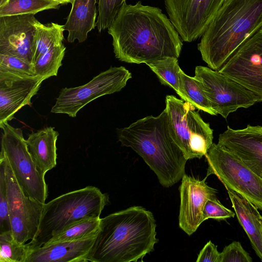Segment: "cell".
Listing matches in <instances>:
<instances>
[{
	"mask_svg": "<svg viewBox=\"0 0 262 262\" xmlns=\"http://www.w3.org/2000/svg\"><path fill=\"white\" fill-rule=\"evenodd\" d=\"M185 174L179 188L180 207V227L188 235L193 233L204 222L203 210L207 201L216 197L217 191L205 182Z\"/></svg>",
	"mask_w": 262,
	"mask_h": 262,
	"instance_id": "cell-16",
	"label": "cell"
},
{
	"mask_svg": "<svg viewBox=\"0 0 262 262\" xmlns=\"http://www.w3.org/2000/svg\"><path fill=\"white\" fill-rule=\"evenodd\" d=\"M152 213L133 206L100 219L89 256L92 262L138 261L154 250L159 241Z\"/></svg>",
	"mask_w": 262,
	"mask_h": 262,
	"instance_id": "cell-2",
	"label": "cell"
},
{
	"mask_svg": "<svg viewBox=\"0 0 262 262\" xmlns=\"http://www.w3.org/2000/svg\"><path fill=\"white\" fill-rule=\"evenodd\" d=\"M45 79L0 71V127L14 118L23 106L31 104Z\"/></svg>",
	"mask_w": 262,
	"mask_h": 262,
	"instance_id": "cell-15",
	"label": "cell"
},
{
	"mask_svg": "<svg viewBox=\"0 0 262 262\" xmlns=\"http://www.w3.org/2000/svg\"><path fill=\"white\" fill-rule=\"evenodd\" d=\"M1 150L7 159L18 183L32 198L45 204L48 187L45 176L34 161L22 130L5 123L1 127Z\"/></svg>",
	"mask_w": 262,
	"mask_h": 262,
	"instance_id": "cell-7",
	"label": "cell"
},
{
	"mask_svg": "<svg viewBox=\"0 0 262 262\" xmlns=\"http://www.w3.org/2000/svg\"><path fill=\"white\" fill-rule=\"evenodd\" d=\"M61 5L56 0H8L0 6V17L27 14L35 15L43 10L58 9Z\"/></svg>",
	"mask_w": 262,
	"mask_h": 262,
	"instance_id": "cell-24",
	"label": "cell"
},
{
	"mask_svg": "<svg viewBox=\"0 0 262 262\" xmlns=\"http://www.w3.org/2000/svg\"><path fill=\"white\" fill-rule=\"evenodd\" d=\"M205 156L208 165L206 178L216 176L226 188L238 193L262 210L261 178L219 144L213 143Z\"/></svg>",
	"mask_w": 262,
	"mask_h": 262,
	"instance_id": "cell-8",
	"label": "cell"
},
{
	"mask_svg": "<svg viewBox=\"0 0 262 262\" xmlns=\"http://www.w3.org/2000/svg\"><path fill=\"white\" fill-rule=\"evenodd\" d=\"M29 251L28 244L17 242L11 231L0 233L1 262H25Z\"/></svg>",
	"mask_w": 262,
	"mask_h": 262,
	"instance_id": "cell-27",
	"label": "cell"
},
{
	"mask_svg": "<svg viewBox=\"0 0 262 262\" xmlns=\"http://www.w3.org/2000/svg\"><path fill=\"white\" fill-rule=\"evenodd\" d=\"M60 2L62 5L66 4L68 3H71V4L73 2L74 0H56Z\"/></svg>",
	"mask_w": 262,
	"mask_h": 262,
	"instance_id": "cell-35",
	"label": "cell"
},
{
	"mask_svg": "<svg viewBox=\"0 0 262 262\" xmlns=\"http://www.w3.org/2000/svg\"><path fill=\"white\" fill-rule=\"evenodd\" d=\"M11 231L6 187L4 165L0 160V233Z\"/></svg>",
	"mask_w": 262,
	"mask_h": 262,
	"instance_id": "cell-31",
	"label": "cell"
},
{
	"mask_svg": "<svg viewBox=\"0 0 262 262\" xmlns=\"http://www.w3.org/2000/svg\"><path fill=\"white\" fill-rule=\"evenodd\" d=\"M97 0H74L72 9L64 25L68 32L67 41L79 43L86 40L88 33L96 26Z\"/></svg>",
	"mask_w": 262,
	"mask_h": 262,
	"instance_id": "cell-20",
	"label": "cell"
},
{
	"mask_svg": "<svg viewBox=\"0 0 262 262\" xmlns=\"http://www.w3.org/2000/svg\"><path fill=\"white\" fill-rule=\"evenodd\" d=\"M178 59L167 57L149 62L146 64L156 74L162 84L171 88L182 100L191 104L182 86L180 74L181 69Z\"/></svg>",
	"mask_w": 262,
	"mask_h": 262,
	"instance_id": "cell-22",
	"label": "cell"
},
{
	"mask_svg": "<svg viewBox=\"0 0 262 262\" xmlns=\"http://www.w3.org/2000/svg\"><path fill=\"white\" fill-rule=\"evenodd\" d=\"M108 197L94 186L70 191L45 203L37 233L28 243L30 249L47 243L70 225L83 220L99 218Z\"/></svg>",
	"mask_w": 262,
	"mask_h": 262,
	"instance_id": "cell-5",
	"label": "cell"
},
{
	"mask_svg": "<svg viewBox=\"0 0 262 262\" xmlns=\"http://www.w3.org/2000/svg\"><path fill=\"white\" fill-rule=\"evenodd\" d=\"M235 213L224 206L215 197L209 199L205 204L203 219V221L208 219L222 220L233 217Z\"/></svg>",
	"mask_w": 262,
	"mask_h": 262,
	"instance_id": "cell-33",
	"label": "cell"
},
{
	"mask_svg": "<svg viewBox=\"0 0 262 262\" xmlns=\"http://www.w3.org/2000/svg\"><path fill=\"white\" fill-rule=\"evenodd\" d=\"M262 28V0H226L198 45L202 59L218 71L247 38Z\"/></svg>",
	"mask_w": 262,
	"mask_h": 262,
	"instance_id": "cell-4",
	"label": "cell"
},
{
	"mask_svg": "<svg viewBox=\"0 0 262 262\" xmlns=\"http://www.w3.org/2000/svg\"><path fill=\"white\" fill-rule=\"evenodd\" d=\"M217 144L226 148L262 179V126L248 125L243 129H227Z\"/></svg>",
	"mask_w": 262,
	"mask_h": 262,
	"instance_id": "cell-17",
	"label": "cell"
},
{
	"mask_svg": "<svg viewBox=\"0 0 262 262\" xmlns=\"http://www.w3.org/2000/svg\"><path fill=\"white\" fill-rule=\"evenodd\" d=\"M37 21L32 14L0 17V54L32 63Z\"/></svg>",
	"mask_w": 262,
	"mask_h": 262,
	"instance_id": "cell-14",
	"label": "cell"
},
{
	"mask_svg": "<svg viewBox=\"0 0 262 262\" xmlns=\"http://www.w3.org/2000/svg\"><path fill=\"white\" fill-rule=\"evenodd\" d=\"M166 107L178 144L187 160L201 158L213 144V130L194 106L173 95H167Z\"/></svg>",
	"mask_w": 262,
	"mask_h": 262,
	"instance_id": "cell-6",
	"label": "cell"
},
{
	"mask_svg": "<svg viewBox=\"0 0 262 262\" xmlns=\"http://www.w3.org/2000/svg\"><path fill=\"white\" fill-rule=\"evenodd\" d=\"M8 0H0V6H2L5 4Z\"/></svg>",
	"mask_w": 262,
	"mask_h": 262,
	"instance_id": "cell-36",
	"label": "cell"
},
{
	"mask_svg": "<svg viewBox=\"0 0 262 262\" xmlns=\"http://www.w3.org/2000/svg\"><path fill=\"white\" fill-rule=\"evenodd\" d=\"M220 252L217 246L210 241L203 248L198 255L196 262H220Z\"/></svg>",
	"mask_w": 262,
	"mask_h": 262,
	"instance_id": "cell-34",
	"label": "cell"
},
{
	"mask_svg": "<svg viewBox=\"0 0 262 262\" xmlns=\"http://www.w3.org/2000/svg\"><path fill=\"white\" fill-rule=\"evenodd\" d=\"M249 254L239 242L234 241L226 246L220 253V262H252Z\"/></svg>",
	"mask_w": 262,
	"mask_h": 262,
	"instance_id": "cell-32",
	"label": "cell"
},
{
	"mask_svg": "<svg viewBox=\"0 0 262 262\" xmlns=\"http://www.w3.org/2000/svg\"><path fill=\"white\" fill-rule=\"evenodd\" d=\"M218 71L262 102V28L245 40Z\"/></svg>",
	"mask_w": 262,
	"mask_h": 262,
	"instance_id": "cell-12",
	"label": "cell"
},
{
	"mask_svg": "<svg viewBox=\"0 0 262 262\" xmlns=\"http://www.w3.org/2000/svg\"><path fill=\"white\" fill-rule=\"evenodd\" d=\"M0 160L4 165L6 192L9 208L11 231L18 243L25 244L35 237L44 204L32 198L18 183L4 155Z\"/></svg>",
	"mask_w": 262,
	"mask_h": 262,
	"instance_id": "cell-11",
	"label": "cell"
},
{
	"mask_svg": "<svg viewBox=\"0 0 262 262\" xmlns=\"http://www.w3.org/2000/svg\"><path fill=\"white\" fill-rule=\"evenodd\" d=\"M100 221V218L99 217L77 222L54 236L46 244L80 239L96 235Z\"/></svg>",
	"mask_w": 262,
	"mask_h": 262,
	"instance_id": "cell-26",
	"label": "cell"
},
{
	"mask_svg": "<svg viewBox=\"0 0 262 262\" xmlns=\"http://www.w3.org/2000/svg\"><path fill=\"white\" fill-rule=\"evenodd\" d=\"M36 29L34 37L32 62L55 46L63 44L64 25L51 23L45 25L37 21L35 23Z\"/></svg>",
	"mask_w": 262,
	"mask_h": 262,
	"instance_id": "cell-23",
	"label": "cell"
},
{
	"mask_svg": "<svg viewBox=\"0 0 262 262\" xmlns=\"http://www.w3.org/2000/svg\"><path fill=\"white\" fill-rule=\"evenodd\" d=\"M260 225H261V230H262V216L261 215L260 217Z\"/></svg>",
	"mask_w": 262,
	"mask_h": 262,
	"instance_id": "cell-37",
	"label": "cell"
},
{
	"mask_svg": "<svg viewBox=\"0 0 262 262\" xmlns=\"http://www.w3.org/2000/svg\"><path fill=\"white\" fill-rule=\"evenodd\" d=\"M96 235L30 249L25 262H87Z\"/></svg>",
	"mask_w": 262,
	"mask_h": 262,
	"instance_id": "cell-18",
	"label": "cell"
},
{
	"mask_svg": "<svg viewBox=\"0 0 262 262\" xmlns=\"http://www.w3.org/2000/svg\"><path fill=\"white\" fill-rule=\"evenodd\" d=\"M66 48L63 44L52 48L39 56L33 62L35 75L46 79L56 76L59 68L62 66Z\"/></svg>",
	"mask_w": 262,
	"mask_h": 262,
	"instance_id": "cell-25",
	"label": "cell"
},
{
	"mask_svg": "<svg viewBox=\"0 0 262 262\" xmlns=\"http://www.w3.org/2000/svg\"><path fill=\"white\" fill-rule=\"evenodd\" d=\"M115 57L130 63L178 58L183 43L173 25L157 7L124 3L108 28Z\"/></svg>",
	"mask_w": 262,
	"mask_h": 262,
	"instance_id": "cell-1",
	"label": "cell"
},
{
	"mask_svg": "<svg viewBox=\"0 0 262 262\" xmlns=\"http://www.w3.org/2000/svg\"><path fill=\"white\" fill-rule=\"evenodd\" d=\"M126 0H98L96 26L99 32L108 29Z\"/></svg>",
	"mask_w": 262,
	"mask_h": 262,
	"instance_id": "cell-29",
	"label": "cell"
},
{
	"mask_svg": "<svg viewBox=\"0 0 262 262\" xmlns=\"http://www.w3.org/2000/svg\"><path fill=\"white\" fill-rule=\"evenodd\" d=\"M123 146L131 148L156 173L160 183L169 187L182 180L187 161L179 147L165 108L117 130Z\"/></svg>",
	"mask_w": 262,
	"mask_h": 262,
	"instance_id": "cell-3",
	"label": "cell"
},
{
	"mask_svg": "<svg viewBox=\"0 0 262 262\" xmlns=\"http://www.w3.org/2000/svg\"><path fill=\"white\" fill-rule=\"evenodd\" d=\"M183 89L191 101V104L199 110L211 115H217L212 109L210 103L198 81L193 77L186 75L182 70L180 71Z\"/></svg>",
	"mask_w": 262,
	"mask_h": 262,
	"instance_id": "cell-28",
	"label": "cell"
},
{
	"mask_svg": "<svg viewBox=\"0 0 262 262\" xmlns=\"http://www.w3.org/2000/svg\"><path fill=\"white\" fill-rule=\"evenodd\" d=\"M59 133L53 127H47L28 135L29 151L38 168L44 173L56 165V141Z\"/></svg>",
	"mask_w": 262,
	"mask_h": 262,
	"instance_id": "cell-21",
	"label": "cell"
},
{
	"mask_svg": "<svg viewBox=\"0 0 262 262\" xmlns=\"http://www.w3.org/2000/svg\"><path fill=\"white\" fill-rule=\"evenodd\" d=\"M194 77L208 98L212 109L226 119L240 108H248L259 102L250 91L229 77L204 67L196 66Z\"/></svg>",
	"mask_w": 262,
	"mask_h": 262,
	"instance_id": "cell-10",
	"label": "cell"
},
{
	"mask_svg": "<svg viewBox=\"0 0 262 262\" xmlns=\"http://www.w3.org/2000/svg\"><path fill=\"white\" fill-rule=\"evenodd\" d=\"M0 71L23 76H36L33 64L18 57L0 54Z\"/></svg>",
	"mask_w": 262,
	"mask_h": 262,
	"instance_id": "cell-30",
	"label": "cell"
},
{
	"mask_svg": "<svg viewBox=\"0 0 262 262\" xmlns=\"http://www.w3.org/2000/svg\"><path fill=\"white\" fill-rule=\"evenodd\" d=\"M226 0H164L169 18L182 39L191 42L202 36Z\"/></svg>",
	"mask_w": 262,
	"mask_h": 262,
	"instance_id": "cell-13",
	"label": "cell"
},
{
	"mask_svg": "<svg viewBox=\"0 0 262 262\" xmlns=\"http://www.w3.org/2000/svg\"><path fill=\"white\" fill-rule=\"evenodd\" d=\"M132 77L131 73L124 67H111L84 85L62 89L51 112L75 117L77 113L92 101L120 91Z\"/></svg>",
	"mask_w": 262,
	"mask_h": 262,
	"instance_id": "cell-9",
	"label": "cell"
},
{
	"mask_svg": "<svg viewBox=\"0 0 262 262\" xmlns=\"http://www.w3.org/2000/svg\"><path fill=\"white\" fill-rule=\"evenodd\" d=\"M239 223L247 234L252 248L262 261L261 215L257 208L245 197L226 188Z\"/></svg>",
	"mask_w": 262,
	"mask_h": 262,
	"instance_id": "cell-19",
	"label": "cell"
}]
</instances>
